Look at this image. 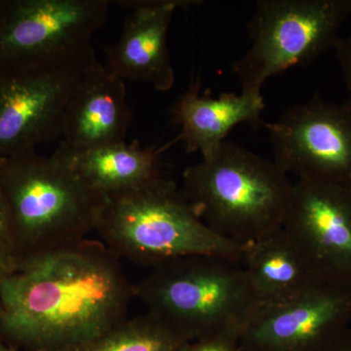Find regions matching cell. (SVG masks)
<instances>
[{
	"mask_svg": "<svg viewBox=\"0 0 351 351\" xmlns=\"http://www.w3.org/2000/svg\"><path fill=\"white\" fill-rule=\"evenodd\" d=\"M133 298L119 258L86 239L16 263L0 286V329L25 351H56L125 320Z\"/></svg>",
	"mask_w": 351,
	"mask_h": 351,
	"instance_id": "cell-1",
	"label": "cell"
},
{
	"mask_svg": "<svg viewBox=\"0 0 351 351\" xmlns=\"http://www.w3.org/2000/svg\"><path fill=\"white\" fill-rule=\"evenodd\" d=\"M0 189L10 214L16 263L86 240L107 200L56 157L36 149L0 157Z\"/></svg>",
	"mask_w": 351,
	"mask_h": 351,
	"instance_id": "cell-2",
	"label": "cell"
},
{
	"mask_svg": "<svg viewBox=\"0 0 351 351\" xmlns=\"http://www.w3.org/2000/svg\"><path fill=\"white\" fill-rule=\"evenodd\" d=\"M292 188L274 160L230 141L186 168L181 186L215 233L242 245L282 228Z\"/></svg>",
	"mask_w": 351,
	"mask_h": 351,
	"instance_id": "cell-3",
	"label": "cell"
},
{
	"mask_svg": "<svg viewBox=\"0 0 351 351\" xmlns=\"http://www.w3.org/2000/svg\"><path fill=\"white\" fill-rule=\"evenodd\" d=\"M96 232L119 260L152 267L200 255L241 263L246 246L215 233L181 188L163 176L140 188L108 196Z\"/></svg>",
	"mask_w": 351,
	"mask_h": 351,
	"instance_id": "cell-4",
	"label": "cell"
},
{
	"mask_svg": "<svg viewBox=\"0 0 351 351\" xmlns=\"http://www.w3.org/2000/svg\"><path fill=\"white\" fill-rule=\"evenodd\" d=\"M152 269L135 285V298L144 302L147 313L191 341L228 331L241 334L258 306L240 263L189 256Z\"/></svg>",
	"mask_w": 351,
	"mask_h": 351,
	"instance_id": "cell-5",
	"label": "cell"
},
{
	"mask_svg": "<svg viewBox=\"0 0 351 351\" xmlns=\"http://www.w3.org/2000/svg\"><path fill=\"white\" fill-rule=\"evenodd\" d=\"M351 0H258L247 29L251 46L232 69L242 92L261 93L272 76L334 48Z\"/></svg>",
	"mask_w": 351,
	"mask_h": 351,
	"instance_id": "cell-6",
	"label": "cell"
},
{
	"mask_svg": "<svg viewBox=\"0 0 351 351\" xmlns=\"http://www.w3.org/2000/svg\"><path fill=\"white\" fill-rule=\"evenodd\" d=\"M108 0H0V66L34 69L97 61L92 38Z\"/></svg>",
	"mask_w": 351,
	"mask_h": 351,
	"instance_id": "cell-7",
	"label": "cell"
},
{
	"mask_svg": "<svg viewBox=\"0 0 351 351\" xmlns=\"http://www.w3.org/2000/svg\"><path fill=\"white\" fill-rule=\"evenodd\" d=\"M274 161L297 180L351 186V101L329 103L315 95L263 123Z\"/></svg>",
	"mask_w": 351,
	"mask_h": 351,
	"instance_id": "cell-8",
	"label": "cell"
},
{
	"mask_svg": "<svg viewBox=\"0 0 351 351\" xmlns=\"http://www.w3.org/2000/svg\"><path fill=\"white\" fill-rule=\"evenodd\" d=\"M91 64L23 69L0 66V157L61 138L64 110Z\"/></svg>",
	"mask_w": 351,
	"mask_h": 351,
	"instance_id": "cell-9",
	"label": "cell"
},
{
	"mask_svg": "<svg viewBox=\"0 0 351 351\" xmlns=\"http://www.w3.org/2000/svg\"><path fill=\"white\" fill-rule=\"evenodd\" d=\"M282 228L321 283L351 287V186L297 180Z\"/></svg>",
	"mask_w": 351,
	"mask_h": 351,
	"instance_id": "cell-10",
	"label": "cell"
},
{
	"mask_svg": "<svg viewBox=\"0 0 351 351\" xmlns=\"http://www.w3.org/2000/svg\"><path fill=\"white\" fill-rule=\"evenodd\" d=\"M350 326L351 287L318 284L290 301L256 306L240 350L325 351Z\"/></svg>",
	"mask_w": 351,
	"mask_h": 351,
	"instance_id": "cell-11",
	"label": "cell"
},
{
	"mask_svg": "<svg viewBox=\"0 0 351 351\" xmlns=\"http://www.w3.org/2000/svg\"><path fill=\"white\" fill-rule=\"evenodd\" d=\"M130 9L119 40L107 49V69L120 80L149 83L166 92L175 84L168 49V31L175 11L195 6V0H122Z\"/></svg>",
	"mask_w": 351,
	"mask_h": 351,
	"instance_id": "cell-12",
	"label": "cell"
},
{
	"mask_svg": "<svg viewBox=\"0 0 351 351\" xmlns=\"http://www.w3.org/2000/svg\"><path fill=\"white\" fill-rule=\"evenodd\" d=\"M131 121L125 82L97 62L83 71L66 105L60 145L85 151L125 142Z\"/></svg>",
	"mask_w": 351,
	"mask_h": 351,
	"instance_id": "cell-13",
	"label": "cell"
},
{
	"mask_svg": "<svg viewBox=\"0 0 351 351\" xmlns=\"http://www.w3.org/2000/svg\"><path fill=\"white\" fill-rule=\"evenodd\" d=\"M262 93H223L212 97L209 90L200 93V80L191 83L188 90L173 106L172 121L181 127L179 140L188 154L211 156L230 132L239 124L258 126L263 123L265 110Z\"/></svg>",
	"mask_w": 351,
	"mask_h": 351,
	"instance_id": "cell-14",
	"label": "cell"
},
{
	"mask_svg": "<svg viewBox=\"0 0 351 351\" xmlns=\"http://www.w3.org/2000/svg\"><path fill=\"white\" fill-rule=\"evenodd\" d=\"M241 265L258 306L290 301L323 284L283 228L247 244Z\"/></svg>",
	"mask_w": 351,
	"mask_h": 351,
	"instance_id": "cell-15",
	"label": "cell"
},
{
	"mask_svg": "<svg viewBox=\"0 0 351 351\" xmlns=\"http://www.w3.org/2000/svg\"><path fill=\"white\" fill-rule=\"evenodd\" d=\"M166 147H142L138 142L71 151L59 145L53 156L85 184L105 196L140 188L160 177L159 157Z\"/></svg>",
	"mask_w": 351,
	"mask_h": 351,
	"instance_id": "cell-16",
	"label": "cell"
},
{
	"mask_svg": "<svg viewBox=\"0 0 351 351\" xmlns=\"http://www.w3.org/2000/svg\"><path fill=\"white\" fill-rule=\"evenodd\" d=\"M191 341L184 332L147 313L127 317L112 329L56 351H177Z\"/></svg>",
	"mask_w": 351,
	"mask_h": 351,
	"instance_id": "cell-17",
	"label": "cell"
},
{
	"mask_svg": "<svg viewBox=\"0 0 351 351\" xmlns=\"http://www.w3.org/2000/svg\"><path fill=\"white\" fill-rule=\"evenodd\" d=\"M239 341V332H223L193 339L177 351H241Z\"/></svg>",
	"mask_w": 351,
	"mask_h": 351,
	"instance_id": "cell-18",
	"label": "cell"
},
{
	"mask_svg": "<svg viewBox=\"0 0 351 351\" xmlns=\"http://www.w3.org/2000/svg\"><path fill=\"white\" fill-rule=\"evenodd\" d=\"M0 254L12 258L16 262L15 243L10 214L6 201L0 189Z\"/></svg>",
	"mask_w": 351,
	"mask_h": 351,
	"instance_id": "cell-19",
	"label": "cell"
},
{
	"mask_svg": "<svg viewBox=\"0 0 351 351\" xmlns=\"http://www.w3.org/2000/svg\"><path fill=\"white\" fill-rule=\"evenodd\" d=\"M334 49L336 51L337 59L345 80L346 89L350 93L348 99L351 101V34L346 38L341 36L337 41Z\"/></svg>",
	"mask_w": 351,
	"mask_h": 351,
	"instance_id": "cell-20",
	"label": "cell"
},
{
	"mask_svg": "<svg viewBox=\"0 0 351 351\" xmlns=\"http://www.w3.org/2000/svg\"><path fill=\"white\" fill-rule=\"evenodd\" d=\"M325 351H351V326L341 332Z\"/></svg>",
	"mask_w": 351,
	"mask_h": 351,
	"instance_id": "cell-21",
	"label": "cell"
},
{
	"mask_svg": "<svg viewBox=\"0 0 351 351\" xmlns=\"http://www.w3.org/2000/svg\"><path fill=\"white\" fill-rule=\"evenodd\" d=\"M15 265V261L0 254V286H1L4 279L12 271Z\"/></svg>",
	"mask_w": 351,
	"mask_h": 351,
	"instance_id": "cell-22",
	"label": "cell"
},
{
	"mask_svg": "<svg viewBox=\"0 0 351 351\" xmlns=\"http://www.w3.org/2000/svg\"><path fill=\"white\" fill-rule=\"evenodd\" d=\"M11 348H8V346H4L3 343L0 341V351H10Z\"/></svg>",
	"mask_w": 351,
	"mask_h": 351,
	"instance_id": "cell-23",
	"label": "cell"
},
{
	"mask_svg": "<svg viewBox=\"0 0 351 351\" xmlns=\"http://www.w3.org/2000/svg\"><path fill=\"white\" fill-rule=\"evenodd\" d=\"M10 351H23V350H18V348H11Z\"/></svg>",
	"mask_w": 351,
	"mask_h": 351,
	"instance_id": "cell-24",
	"label": "cell"
}]
</instances>
